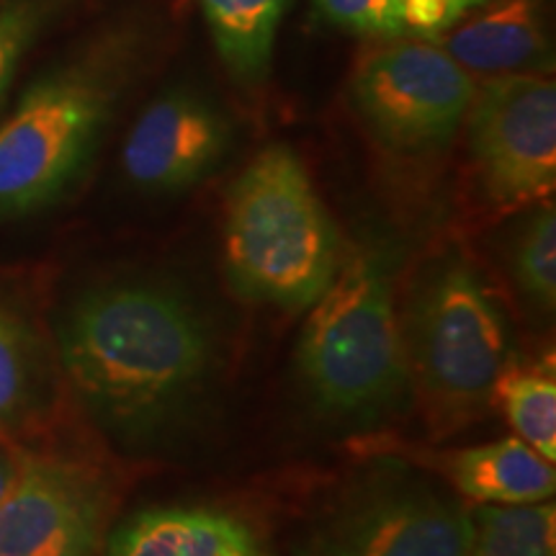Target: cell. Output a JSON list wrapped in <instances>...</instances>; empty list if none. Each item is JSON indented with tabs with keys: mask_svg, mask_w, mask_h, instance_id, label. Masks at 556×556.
I'll return each instance as SVG.
<instances>
[{
	"mask_svg": "<svg viewBox=\"0 0 556 556\" xmlns=\"http://www.w3.org/2000/svg\"><path fill=\"white\" fill-rule=\"evenodd\" d=\"M60 361L88 407L129 438L155 435L212 379L214 336L180 291L152 281L90 289L58 330Z\"/></svg>",
	"mask_w": 556,
	"mask_h": 556,
	"instance_id": "6da1fadb",
	"label": "cell"
},
{
	"mask_svg": "<svg viewBox=\"0 0 556 556\" xmlns=\"http://www.w3.org/2000/svg\"><path fill=\"white\" fill-rule=\"evenodd\" d=\"M225 266L245 302L294 312L309 309L336 278V225L289 148L263 150L229 189Z\"/></svg>",
	"mask_w": 556,
	"mask_h": 556,
	"instance_id": "7a4b0ae2",
	"label": "cell"
},
{
	"mask_svg": "<svg viewBox=\"0 0 556 556\" xmlns=\"http://www.w3.org/2000/svg\"><path fill=\"white\" fill-rule=\"evenodd\" d=\"M296 361L304 392L330 420L364 426L409 397L392 278L377 255L353 253L340 263L309 307Z\"/></svg>",
	"mask_w": 556,
	"mask_h": 556,
	"instance_id": "3957f363",
	"label": "cell"
},
{
	"mask_svg": "<svg viewBox=\"0 0 556 556\" xmlns=\"http://www.w3.org/2000/svg\"><path fill=\"white\" fill-rule=\"evenodd\" d=\"M409 392L435 433L479 420L510 361L503 302L484 276L458 255L435 261L417 278L400 317Z\"/></svg>",
	"mask_w": 556,
	"mask_h": 556,
	"instance_id": "277c9868",
	"label": "cell"
},
{
	"mask_svg": "<svg viewBox=\"0 0 556 556\" xmlns=\"http://www.w3.org/2000/svg\"><path fill=\"white\" fill-rule=\"evenodd\" d=\"M469 155L484 201L497 212L539 206L556 189V83L546 73L477 83L467 111Z\"/></svg>",
	"mask_w": 556,
	"mask_h": 556,
	"instance_id": "5b68a950",
	"label": "cell"
},
{
	"mask_svg": "<svg viewBox=\"0 0 556 556\" xmlns=\"http://www.w3.org/2000/svg\"><path fill=\"white\" fill-rule=\"evenodd\" d=\"M109 90L83 73L39 83L0 124V217L58 197L109 114Z\"/></svg>",
	"mask_w": 556,
	"mask_h": 556,
	"instance_id": "8992f818",
	"label": "cell"
},
{
	"mask_svg": "<svg viewBox=\"0 0 556 556\" xmlns=\"http://www.w3.org/2000/svg\"><path fill=\"white\" fill-rule=\"evenodd\" d=\"M477 80L430 39L389 41L358 62L353 103L381 144L428 152L456 135Z\"/></svg>",
	"mask_w": 556,
	"mask_h": 556,
	"instance_id": "52a82bcc",
	"label": "cell"
},
{
	"mask_svg": "<svg viewBox=\"0 0 556 556\" xmlns=\"http://www.w3.org/2000/svg\"><path fill=\"white\" fill-rule=\"evenodd\" d=\"M319 556H469L471 516L462 497L409 475H374L325 520Z\"/></svg>",
	"mask_w": 556,
	"mask_h": 556,
	"instance_id": "ba28073f",
	"label": "cell"
},
{
	"mask_svg": "<svg viewBox=\"0 0 556 556\" xmlns=\"http://www.w3.org/2000/svg\"><path fill=\"white\" fill-rule=\"evenodd\" d=\"M106 507L103 484L80 464L24 456L0 500V556H93Z\"/></svg>",
	"mask_w": 556,
	"mask_h": 556,
	"instance_id": "9c48e42d",
	"label": "cell"
},
{
	"mask_svg": "<svg viewBox=\"0 0 556 556\" xmlns=\"http://www.w3.org/2000/svg\"><path fill=\"white\" fill-rule=\"evenodd\" d=\"M229 124L212 103L189 90L152 101L124 142V173L139 189L173 193L189 189L225 155Z\"/></svg>",
	"mask_w": 556,
	"mask_h": 556,
	"instance_id": "30bf717a",
	"label": "cell"
},
{
	"mask_svg": "<svg viewBox=\"0 0 556 556\" xmlns=\"http://www.w3.org/2000/svg\"><path fill=\"white\" fill-rule=\"evenodd\" d=\"M415 456L471 503L528 505L552 500L556 492L554 464L516 435L469 448L417 451Z\"/></svg>",
	"mask_w": 556,
	"mask_h": 556,
	"instance_id": "8fae6325",
	"label": "cell"
},
{
	"mask_svg": "<svg viewBox=\"0 0 556 556\" xmlns=\"http://www.w3.org/2000/svg\"><path fill=\"white\" fill-rule=\"evenodd\" d=\"M438 45L475 80L552 67L541 0H490Z\"/></svg>",
	"mask_w": 556,
	"mask_h": 556,
	"instance_id": "7c38bea8",
	"label": "cell"
},
{
	"mask_svg": "<svg viewBox=\"0 0 556 556\" xmlns=\"http://www.w3.org/2000/svg\"><path fill=\"white\" fill-rule=\"evenodd\" d=\"M106 556H261L240 520L212 507H150L111 533Z\"/></svg>",
	"mask_w": 556,
	"mask_h": 556,
	"instance_id": "4fadbf2b",
	"label": "cell"
},
{
	"mask_svg": "<svg viewBox=\"0 0 556 556\" xmlns=\"http://www.w3.org/2000/svg\"><path fill=\"white\" fill-rule=\"evenodd\" d=\"M492 405L503 409L516 438L556 462V368L554 356L536 361L510 358L492 389Z\"/></svg>",
	"mask_w": 556,
	"mask_h": 556,
	"instance_id": "5bb4252c",
	"label": "cell"
},
{
	"mask_svg": "<svg viewBox=\"0 0 556 556\" xmlns=\"http://www.w3.org/2000/svg\"><path fill=\"white\" fill-rule=\"evenodd\" d=\"M287 0H201L222 58L240 78L266 73Z\"/></svg>",
	"mask_w": 556,
	"mask_h": 556,
	"instance_id": "9a60e30c",
	"label": "cell"
},
{
	"mask_svg": "<svg viewBox=\"0 0 556 556\" xmlns=\"http://www.w3.org/2000/svg\"><path fill=\"white\" fill-rule=\"evenodd\" d=\"M469 556H556V505L552 500L528 505L469 507Z\"/></svg>",
	"mask_w": 556,
	"mask_h": 556,
	"instance_id": "2e32d148",
	"label": "cell"
},
{
	"mask_svg": "<svg viewBox=\"0 0 556 556\" xmlns=\"http://www.w3.org/2000/svg\"><path fill=\"white\" fill-rule=\"evenodd\" d=\"M41 400V364L34 336L16 315L0 307V435L34 415Z\"/></svg>",
	"mask_w": 556,
	"mask_h": 556,
	"instance_id": "e0dca14e",
	"label": "cell"
},
{
	"mask_svg": "<svg viewBox=\"0 0 556 556\" xmlns=\"http://www.w3.org/2000/svg\"><path fill=\"white\" fill-rule=\"evenodd\" d=\"M510 274L520 294L552 315L556 304V212L552 201L539 204L518 229L510 248Z\"/></svg>",
	"mask_w": 556,
	"mask_h": 556,
	"instance_id": "ac0fdd59",
	"label": "cell"
},
{
	"mask_svg": "<svg viewBox=\"0 0 556 556\" xmlns=\"http://www.w3.org/2000/svg\"><path fill=\"white\" fill-rule=\"evenodd\" d=\"M315 5L330 24L358 34L397 37L407 31L402 0H315Z\"/></svg>",
	"mask_w": 556,
	"mask_h": 556,
	"instance_id": "d6986e66",
	"label": "cell"
},
{
	"mask_svg": "<svg viewBox=\"0 0 556 556\" xmlns=\"http://www.w3.org/2000/svg\"><path fill=\"white\" fill-rule=\"evenodd\" d=\"M39 13L29 3H13L0 9V96L5 93L16 65L34 37Z\"/></svg>",
	"mask_w": 556,
	"mask_h": 556,
	"instance_id": "ffe728a7",
	"label": "cell"
},
{
	"mask_svg": "<svg viewBox=\"0 0 556 556\" xmlns=\"http://www.w3.org/2000/svg\"><path fill=\"white\" fill-rule=\"evenodd\" d=\"M482 3L484 0H402V13H405L407 31L430 39L456 26V21Z\"/></svg>",
	"mask_w": 556,
	"mask_h": 556,
	"instance_id": "44dd1931",
	"label": "cell"
},
{
	"mask_svg": "<svg viewBox=\"0 0 556 556\" xmlns=\"http://www.w3.org/2000/svg\"><path fill=\"white\" fill-rule=\"evenodd\" d=\"M21 462H24V456L16 454V451L0 438V500H3L9 486L13 484V479H16Z\"/></svg>",
	"mask_w": 556,
	"mask_h": 556,
	"instance_id": "7402d4cb",
	"label": "cell"
}]
</instances>
